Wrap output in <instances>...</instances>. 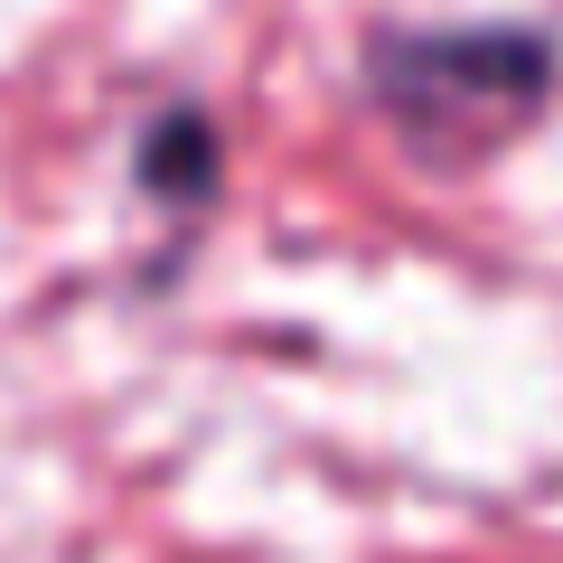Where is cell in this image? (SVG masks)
<instances>
[{"label": "cell", "instance_id": "obj_1", "mask_svg": "<svg viewBox=\"0 0 563 563\" xmlns=\"http://www.w3.org/2000/svg\"><path fill=\"white\" fill-rule=\"evenodd\" d=\"M563 47L536 20H432L366 38V103L432 169H470L554 103Z\"/></svg>", "mask_w": 563, "mask_h": 563}, {"label": "cell", "instance_id": "obj_2", "mask_svg": "<svg viewBox=\"0 0 563 563\" xmlns=\"http://www.w3.org/2000/svg\"><path fill=\"white\" fill-rule=\"evenodd\" d=\"M132 179H141V198L161 207V217H207V207H217V188H225L217 122H207L198 103H161V113L141 122Z\"/></svg>", "mask_w": 563, "mask_h": 563}]
</instances>
